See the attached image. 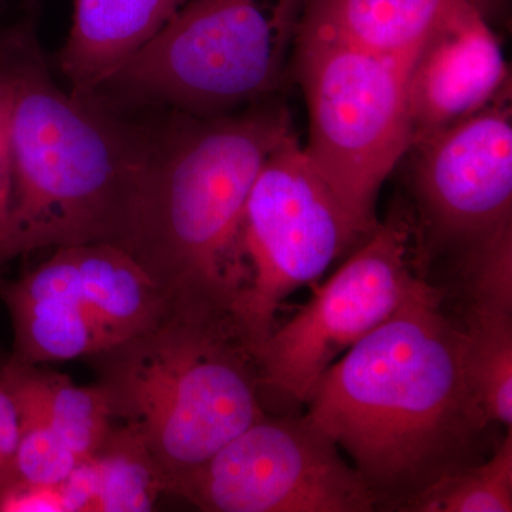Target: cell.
Instances as JSON below:
<instances>
[{"mask_svg": "<svg viewBox=\"0 0 512 512\" xmlns=\"http://www.w3.org/2000/svg\"><path fill=\"white\" fill-rule=\"evenodd\" d=\"M429 279L320 377L308 416L399 511L444 474L476 463L488 426L468 389L464 330Z\"/></svg>", "mask_w": 512, "mask_h": 512, "instance_id": "cell-1", "label": "cell"}, {"mask_svg": "<svg viewBox=\"0 0 512 512\" xmlns=\"http://www.w3.org/2000/svg\"><path fill=\"white\" fill-rule=\"evenodd\" d=\"M291 131L288 109L268 99L215 116L173 111L163 127L148 130L123 248L171 309L232 319L248 282L242 225L249 192Z\"/></svg>", "mask_w": 512, "mask_h": 512, "instance_id": "cell-2", "label": "cell"}, {"mask_svg": "<svg viewBox=\"0 0 512 512\" xmlns=\"http://www.w3.org/2000/svg\"><path fill=\"white\" fill-rule=\"evenodd\" d=\"M10 89L12 192L0 266L30 252L82 244L124 247L148 130L99 96L57 86L35 39L3 50Z\"/></svg>", "mask_w": 512, "mask_h": 512, "instance_id": "cell-3", "label": "cell"}, {"mask_svg": "<svg viewBox=\"0 0 512 512\" xmlns=\"http://www.w3.org/2000/svg\"><path fill=\"white\" fill-rule=\"evenodd\" d=\"M87 360L111 417L141 437L167 485L265 417L254 357L231 318L168 308Z\"/></svg>", "mask_w": 512, "mask_h": 512, "instance_id": "cell-4", "label": "cell"}, {"mask_svg": "<svg viewBox=\"0 0 512 512\" xmlns=\"http://www.w3.org/2000/svg\"><path fill=\"white\" fill-rule=\"evenodd\" d=\"M306 0H185L100 94L215 116L268 99L295 56Z\"/></svg>", "mask_w": 512, "mask_h": 512, "instance_id": "cell-5", "label": "cell"}, {"mask_svg": "<svg viewBox=\"0 0 512 512\" xmlns=\"http://www.w3.org/2000/svg\"><path fill=\"white\" fill-rule=\"evenodd\" d=\"M293 67L305 94V151L366 235L380 188L410 150V62L299 29Z\"/></svg>", "mask_w": 512, "mask_h": 512, "instance_id": "cell-6", "label": "cell"}, {"mask_svg": "<svg viewBox=\"0 0 512 512\" xmlns=\"http://www.w3.org/2000/svg\"><path fill=\"white\" fill-rule=\"evenodd\" d=\"M367 237L296 134L282 138L256 175L242 225L248 282L232 320L252 357L274 330L282 302Z\"/></svg>", "mask_w": 512, "mask_h": 512, "instance_id": "cell-7", "label": "cell"}, {"mask_svg": "<svg viewBox=\"0 0 512 512\" xmlns=\"http://www.w3.org/2000/svg\"><path fill=\"white\" fill-rule=\"evenodd\" d=\"M412 217L392 214L360 242L291 320L274 328L255 353L261 394L308 403L340 356L399 311L427 281Z\"/></svg>", "mask_w": 512, "mask_h": 512, "instance_id": "cell-8", "label": "cell"}, {"mask_svg": "<svg viewBox=\"0 0 512 512\" xmlns=\"http://www.w3.org/2000/svg\"><path fill=\"white\" fill-rule=\"evenodd\" d=\"M207 512H372L365 478L308 416L262 417L167 485Z\"/></svg>", "mask_w": 512, "mask_h": 512, "instance_id": "cell-9", "label": "cell"}, {"mask_svg": "<svg viewBox=\"0 0 512 512\" xmlns=\"http://www.w3.org/2000/svg\"><path fill=\"white\" fill-rule=\"evenodd\" d=\"M419 207V241L427 255L464 252L512 227L511 93L410 147Z\"/></svg>", "mask_w": 512, "mask_h": 512, "instance_id": "cell-10", "label": "cell"}, {"mask_svg": "<svg viewBox=\"0 0 512 512\" xmlns=\"http://www.w3.org/2000/svg\"><path fill=\"white\" fill-rule=\"evenodd\" d=\"M480 9L440 26L410 62V147L511 93L503 47Z\"/></svg>", "mask_w": 512, "mask_h": 512, "instance_id": "cell-11", "label": "cell"}, {"mask_svg": "<svg viewBox=\"0 0 512 512\" xmlns=\"http://www.w3.org/2000/svg\"><path fill=\"white\" fill-rule=\"evenodd\" d=\"M2 281L23 295L73 306L106 326L120 342L153 326L170 308L140 262L114 244L56 248L28 274Z\"/></svg>", "mask_w": 512, "mask_h": 512, "instance_id": "cell-12", "label": "cell"}, {"mask_svg": "<svg viewBox=\"0 0 512 512\" xmlns=\"http://www.w3.org/2000/svg\"><path fill=\"white\" fill-rule=\"evenodd\" d=\"M185 0H74L59 56L70 92L94 96L163 29Z\"/></svg>", "mask_w": 512, "mask_h": 512, "instance_id": "cell-13", "label": "cell"}, {"mask_svg": "<svg viewBox=\"0 0 512 512\" xmlns=\"http://www.w3.org/2000/svg\"><path fill=\"white\" fill-rule=\"evenodd\" d=\"M501 0H306L302 29L412 62L440 26L467 9L488 16Z\"/></svg>", "mask_w": 512, "mask_h": 512, "instance_id": "cell-14", "label": "cell"}, {"mask_svg": "<svg viewBox=\"0 0 512 512\" xmlns=\"http://www.w3.org/2000/svg\"><path fill=\"white\" fill-rule=\"evenodd\" d=\"M0 379L16 403L45 419L80 460L92 458L113 430V417L96 384L77 386L69 377L8 357Z\"/></svg>", "mask_w": 512, "mask_h": 512, "instance_id": "cell-15", "label": "cell"}, {"mask_svg": "<svg viewBox=\"0 0 512 512\" xmlns=\"http://www.w3.org/2000/svg\"><path fill=\"white\" fill-rule=\"evenodd\" d=\"M464 372L485 423L512 429V313L464 311Z\"/></svg>", "mask_w": 512, "mask_h": 512, "instance_id": "cell-16", "label": "cell"}, {"mask_svg": "<svg viewBox=\"0 0 512 512\" xmlns=\"http://www.w3.org/2000/svg\"><path fill=\"white\" fill-rule=\"evenodd\" d=\"M96 488V512L151 511L167 481L136 431L113 427L103 446L89 458Z\"/></svg>", "mask_w": 512, "mask_h": 512, "instance_id": "cell-17", "label": "cell"}, {"mask_svg": "<svg viewBox=\"0 0 512 512\" xmlns=\"http://www.w3.org/2000/svg\"><path fill=\"white\" fill-rule=\"evenodd\" d=\"M404 512H511L512 429L493 456L444 474L400 507Z\"/></svg>", "mask_w": 512, "mask_h": 512, "instance_id": "cell-18", "label": "cell"}, {"mask_svg": "<svg viewBox=\"0 0 512 512\" xmlns=\"http://www.w3.org/2000/svg\"><path fill=\"white\" fill-rule=\"evenodd\" d=\"M464 311L512 313V227L461 252Z\"/></svg>", "mask_w": 512, "mask_h": 512, "instance_id": "cell-19", "label": "cell"}, {"mask_svg": "<svg viewBox=\"0 0 512 512\" xmlns=\"http://www.w3.org/2000/svg\"><path fill=\"white\" fill-rule=\"evenodd\" d=\"M15 404L20 429L16 474L30 483L62 484L82 460L40 414L23 404Z\"/></svg>", "mask_w": 512, "mask_h": 512, "instance_id": "cell-20", "label": "cell"}, {"mask_svg": "<svg viewBox=\"0 0 512 512\" xmlns=\"http://www.w3.org/2000/svg\"><path fill=\"white\" fill-rule=\"evenodd\" d=\"M0 512H67L62 484H36L12 478L0 487Z\"/></svg>", "mask_w": 512, "mask_h": 512, "instance_id": "cell-21", "label": "cell"}, {"mask_svg": "<svg viewBox=\"0 0 512 512\" xmlns=\"http://www.w3.org/2000/svg\"><path fill=\"white\" fill-rule=\"evenodd\" d=\"M10 89L0 70V244L8 229L10 192H12V160H10Z\"/></svg>", "mask_w": 512, "mask_h": 512, "instance_id": "cell-22", "label": "cell"}]
</instances>
